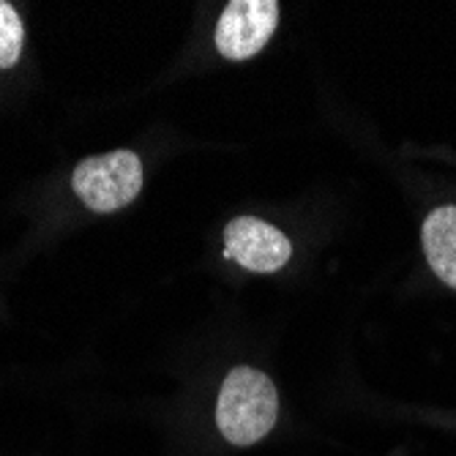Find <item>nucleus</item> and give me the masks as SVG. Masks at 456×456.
Listing matches in <instances>:
<instances>
[{
	"instance_id": "nucleus-1",
	"label": "nucleus",
	"mask_w": 456,
	"mask_h": 456,
	"mask_svg": "<svg viewBox=\"0 0 456 456\" xmlns=\"http://www.w3.org/2000/svg\"><path fill=\"white\" fill-rule=\"evenodd\" d=\"M279 416V396L268 375L238 366L232 369L216 404V424L232 445H255L263 440Z\"/></svg>"
},
{
	"instance_id": "nucleus-4",
	"label": "nucleus",
	"mask_w": 456,
	"mask_h": 456,
	"mask_svg": "<svg viewBox=\"0 0 456 456\" xmlns=\"http://www.w3.org/2000/svg\"><path fill=\"white\" fill-rule=\"evenodd\" d=\"M224 255L246 271L273 273L287 265L293 246L279 227L255 216H238L224 230Z\"/></svg>"
},
{
	"instance_id": "nucleus-6",
	"label": "nucleus",
	"mask_w": 456,
	"mask_h": 456,
	"mask_svg": "<svg viewBox=\"0 0 456 456\" xmlns=\"http://www.w3.org/2000/svg\"><path fill=\"white\" fill-rule=\"evenodd\" d=\"M25 30L20 22V14L12 4L0 0V69H12L20 61Z\"/></svg>"
},
{
	"instance_id": "nucleus-2",
	"label": "nucleus",
	"mask_w": 456,
	"mask_h": 456,
	"mask_svg": "<svg viewBox=\"0 0 456 456\" xmlns=\"http://www.w3.org/2000/svg\"><path fill=\"white\" fill-rule=\"evenodd\" d=\"M71 186L91 211L110 214L137 200L142 189V164L132 151L82 159L71 175Z\"/></svg>"
},
{
	"instance_id": "nucleus-5",
	"label": "nucleus",
	"mask_w": 456,
	"mask_h": 456,
	"mask_svg": "<svg viewBox=\"0 0 456 456\" xmlns=\"http://www.w3.org/2000/svg\"><path fill=\"white\" fill-rule=\"evenodd\" d=\"M421 243L429 268L448 287H456V205H443L427 216Z\"/></svg>"
},
{
	"instance_id": "nucleus-3",
	"label": "nucleus",
	"mask_w": 456,
	"mask_h": 456,
	"mask_svg": "<svg viewBox=\"0 0 456 456\" xmlns=\"http://www.w3.org/2000/svg\"><path fill=\"white\" fill-rule=\"evenodd\" d=\"M279 22V4L273 0H232L216 25V50L230 61L257 55Z\"/></svg>"
}]
</instances>
